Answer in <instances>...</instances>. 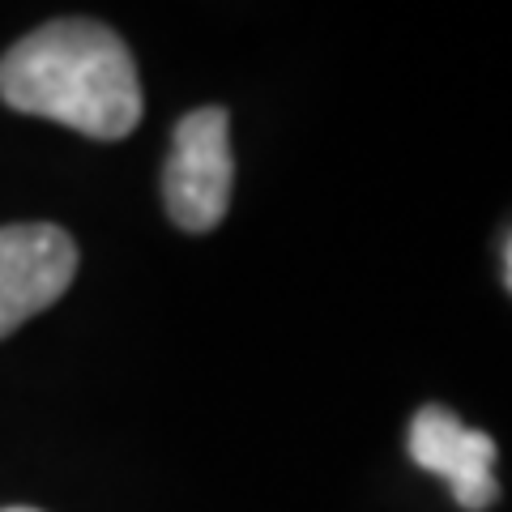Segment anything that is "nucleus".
I'll use <instances>...</instances> for the list:
<instances>
[{"label": "nucleus", "instance_id": "obj_4", "mask_svg": "<svg viewBox=\"0 0 512 512\" xmlns=\"http://www.w3.org/2000/svg\"><path fill=\"white\" fill-rule=\"evenodd\" d=\"M410 457L419 470L440 474L453 487V500L466 512H483L500 500V483L491 474L495 440L474 431L444 406H423L410 423Z\"/></svg>", "mask_w": 512, "mask_h": 512}, {"label": "nucleus", "instance_id": "obj_6", "mask_svg": "<svg viewBox=\"0 0 512 512\" xmlns=\"http://www.w3.org/2000/svg\"><path fill=\"white\" fill-rule=\"evenodd\" d=\"M0 512H39V508H22V504H13V508H0Z\"/></svg>", "mask_w": 512, "mask_h": 512}, {"label": "nucleus", "instance_id": "obj_1", "mask_svg": "<svg viewBox=\"0 0 512 512\" xmlns=\"http://www.w3.org/2000/svg\"><path fill=\"white\" fill-rule=\"evenodd\" d=\"M0 103L94 141H120L141 120V77L111 26L60 18L0 56Z\"/></svg>", "mask_w": 512, "mask_h": 512}, {"label": "nucleus", "instance_id": "obj_3", "mask_svg": "<svg viewBox=\"0 0 512 512\" xmlns=\"http://www.w3.org/2000/svg\"><path fill=\"white\" fill-rule=\"evenodd\" d=\"M77 278V244L56 222L0 227V338L47 312Z\"/></svg>", "mask_w": 512, "mask_h": 512}, {"label": "nucleus", "instance_id": "obj_5", "mask_svg": "<svg viewBox=\"0 0 512 512\" xmlns=\"http://www.w3.org/2000/svg\"><path fill=\"white\" fill-rule=\"evenodd\" d=\"M504 286L512 291V235L504 239Z\"/></svg>", "mask_w": 512, "mask_h": 512}, {"label": "nucleus", "instance_id": "obj_2", "mask_svg": "<svg viewBox=\"0 0 512 512\" xmlns=\"http://www.w3.org/2000/svg\"><path fill=\"white\" fill-rule=\"evenodd\" d=\"M235 158H231V116L222 107H197L175 124L163 201L180 231H214L231 210Z\"/></svg>", "mask_w": 512, "mask_h": 512}]
</instances>
